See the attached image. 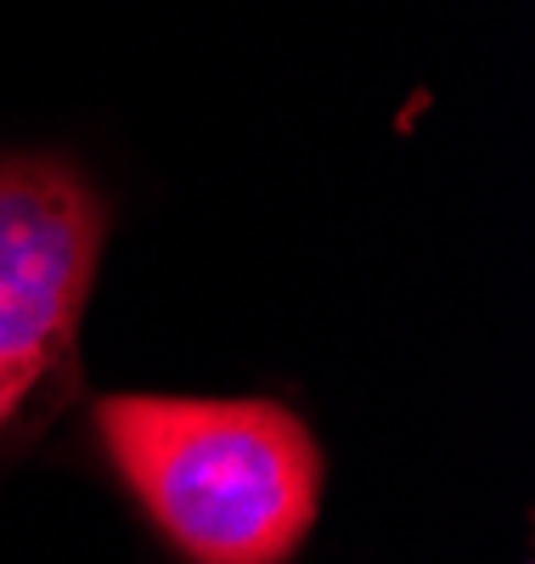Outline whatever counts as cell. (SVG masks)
Masks as SVG:
<instances>
[{
	"label": "cell",
	"mask_w": 535,
	"mask_h": 564,
	"mask_svg": "<svg viewBox=\"0 0 535 564\" xmlns=\"http://www.w3.org/2000/svg\"><path fill=\"white\" fill-rule=\"evenodd\" d=\"M102 254V198L40 153L0 159V435L68 361Z\"/></svg>",
	"instance_id": "cell-2"
},
{
	"label": "cell",
	"mask_w": 535,
	"mask_h": 564,
	"mask_svg": "<svg viewBox=\"0 0 535 564\" xmlns=\"http://www.w3.org/2000/svg\"><path fill=\"white\" fill-rule=\"evenodd\" d=\"M102 452L186 564H287L321 508V446L276 401L108 395Z\"/></svg>",
	"instance_id": "cell-1"
}]
</instances>
